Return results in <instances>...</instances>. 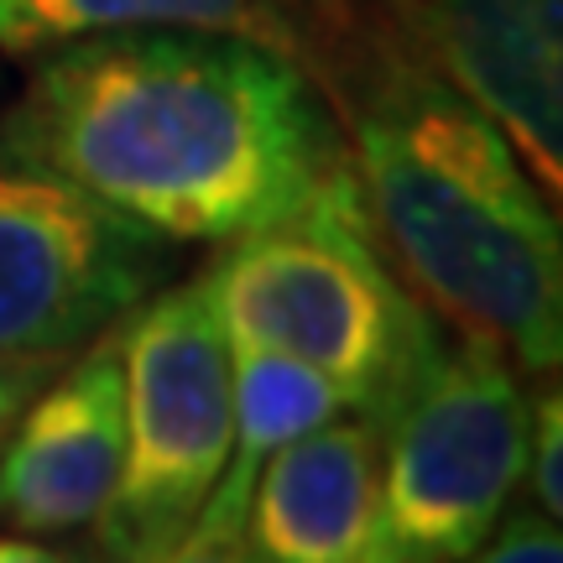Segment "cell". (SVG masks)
Returning a JSON list of instances; mask_svg holds the SVG:
<instances>
[{
  "instance_id": "cell-1",
  "label": "cell",
  "mask_w": 563,
  "mask_h": 563,
  "mask_svg": "<svg viewBox=\"0 0 563 563\" xmlns=\"http://www.w3.org/2000/svg\"><path fill=\"white\" fill-rule=\"evenodd\" d=\"M0 152L162 241L224 245L344 167L340 121L292 53L241 32L131 26L47 47Z\"/></svg>"
},
{
  "instance_id": "cell-2",
  "label": "cell",
  "mask_w": 563,
  "mask_h": 563,
  "mask_svg": "<svg viewBox=\"0 0 563 563\" xmlns=\"http://www.w3.org/2000/svg\"><path fill=\"white\" fill-rule=\"evenodd\" d=\"M334 121L371 235L412 298L522 376L559 371V220L501 125L402 32L355 58Z\"/></svg>"
},
{
  "instance_id": "cell-3",
  "label": "cell",
  "mask_w": 563,
  "mask_h": 563,
  "mask_svg": "<svg viewBox=\"0 0 563 563\" xmlns=\"http://www.w3.org/2000/svg\"><path fill=\"white\" fill-rule=\"evenodd\" d=\"M203 287L230 350L313 365L376 428L443 350L439 319L371 235L350 162L298 209L224 241Z\"/></svg>"
},
{
  "instance_id": "cell-4",
  "label": "cell",
  "mask_w": 563,
  "mask_h": 563,
  "mask_svg": "<svg viewBox=\"0 0 563 563\" xmlns=\"http://www.w3.org/2000/svg\"><path fill=\"white\" fill-rule=\"evenodd\" d=\"M125 454L95 522L100 553L152 563L199 517L235 443L230 340L203 277L157 287L121 319Z\"/></svg>"
},
{
  "instance_id": "cell-5",
  "label": "cell",
  "mask_w": 563,
  "mask_h": 563,
  "mask_svg": "<svg viewBox=\"0 0 563 563\" xmlns=\"http://www.w3.org/2000/svg\"><path fill=\"white\" fill-rule=\"evenodd\" d=\"M522 464V371L485 340H443L382 422V522L371 563H464L517 501Z\"/></svg>"
},
{
  "instance_id": "cell-6",
  "label": "cell",
  "mask_w": 563,
  "mask_h": 563,
  "mask_svg": "<svg viewBox=\"0 0 563 563\" xmlns=\"http://www.w3.org/2000/svg\"><path fill=\"white\" fill-rule=\"evenodd\" d=\"M173 241L68 178L0 152V361L53 365L167 277Z\"/></svg>"
},
{
  "instance_id": "cell-7",
  "label": "cell",
  "mask_w": 563,
  "mask_h": 563,
  "mask_svg": "<svg viewBox=\"0 0 563 563\" xmlns=\"http://www.w3.org/2000/svg\"><path fill=\"white\" fill-rule=\"evenodd\" d=\"M391 21L506 131L548 199L563 183V0H391Z\"/></svg>"
},
{
  "instance_id": "cell-8",
  "label": "cell",
  "mask_w": 563,
  "mask_h": 563,
  "mask_svg": "<svg viewBox=\"0 0 563 563\" xmlns=\"http://www.w3.org/2000/svg\"><path fill=\"white\" fill-rule=\"evenodd\" d=\"M125 454L121 323L84 344V361L16 412L0 443V517L26 538L89 532L110 506Z\"/></svg>"
},
{
  "instance_id": "cell-9",
  "label": "cell",
  "mask_w": 563,
  "mask_h": 563,
  "mask_svg": "<svg viewBox=\"0 0 563 563\" xmlns=\"http://www.w3.org/2000/svg\"><path fill=\"white\" fill-rule=\"evenodd\" d=\"M382 522V428L361 412L266 454L245 506L256 563H371Z\"/></svg>"
},
{
  "instance_id": "cell-10",
  "label": "cell",
  "mask_w": 563,
  "mask_h": 563,
  "mask_svg": "<svg viewBox=\"0 0 563 563\" xmlns=\"http://www.w3.org/2000/svg\"><path fill=\"white\" fill-rule=\"evenodd\" d=\"M131 26H203L241 32L292 53V26L277 0H0V53H47L63 42Z\"/></svg>"
},
{
  "instance_id": "cell-11",
  "label": "cell",
  "mask_w": 563,
  "mask_h": 563,
  "mask_svg": "<svg viewBox=\"0 0 563 563\" xmlns=\"http://www.w3.org/2000/svg\"><path fill=\"white\" fill-rule=\"evenodd\" d=\"M230 391H235V443L224 475L245 485H256V470L282 443L350 412L344 391L329 376L272 350H230Z\"/></svg>"
},
{
  "instance_id": "cell-12",
  "label": "cell",
  "mask_w": 563,
  "mask_h": 563,
  "mask_svg": "<svg viewBox=\"0 0 563 563\" xmlns=\"http://www.w3.org/2000/svg\"><path fill=\"white\" fill-rule=\"evenodd\" d=\"M245 506H251V485L235 475H220L209 501L199 506V517L152 563H256L251 538H245Z\"/></svg>"
},
{
  "instance_id": "cell-13",
  "label": "cell",
  "mask_w": 563,
  "mask_h": 563,
  "mask_svg": "<svg viewBox=\"0 0 563 563\" xmlns=\"http://www.w3.org/2000/svg\"><path fill=\"white\" fill-rule=\"evenodd\" d=\"M522 481L532 506L559 522L563 517V397L559 386H548L538 397H527V464Z\"/></svg>"
},
{
  "instance_id": "cell-14",
  "label": "cell",
  "mask_w": 563,
  "mask_h": 563,
  "mask_svg": "<svg viewBox=\"0 0 563 563\" xmlns=\"http://www.w3.org/2000/svg\"><path fill=\"white\" fill-rule=\"evenodd\" d=\"M464 563H563L559 522L543 517L532 501H527L522 511L506 506V517L496 522V532H490Z\"/></svg>"
},
{
  "instance_id": "cell-15",
  "label": "cell",
  "mask_w": 563,
  "mask_h": 563,
  "mask_svg": "<svg viewBox=\"0 0 563 563\" xmlns=\"http://www.w3.org/2000/svg\"><path fill=\"white\" fill-rule=\"evenodd\" d=\"M42 386V365H5L0 361V443H5V428L16 422L21 402Z\"/></svg>"
},
{
  "instance_id": "cell-16",
  "label": "cell",
  "mask_w": 563,
  "mask_h": 563,
  "mask_svg": "<svg viewBox=\"0 0 563 563\" xmlns=\"http://www.w3.org/2000/svg\"><path fill=\"white\" fill-rule=\"evenodd\" d=\"M0 563H79L63 548H47L37 538H0Z\"/></svg>"
},
{
  "instance_id": "cell-17",
  "label": "cell",
  "mask_w": 563,
  "mask_h": 563,
  "mask_svg": "<svg viewBox=\"0 0 563 563\" xmlns=\"http://www.w3.org/2000/svg\"><path fill=\"white\" fill-rule=\"evenodd\" d=\"M95 563H115V559H104V553H100V559H95Z\"/></svg>"
}]
</instances>
